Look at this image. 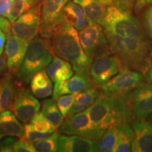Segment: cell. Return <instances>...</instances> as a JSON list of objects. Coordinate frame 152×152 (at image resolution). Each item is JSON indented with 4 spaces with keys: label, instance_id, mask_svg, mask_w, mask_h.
<instances>
[{
    "label": "cell",
    "instance_id": "cell-1",
    "mask_svg": "<svg viewBox=\"0 0 152 152\" xmlns=\"http://www.w3.org/2000/svg\"><path fill=\"white\" fill-rule=\"evenodd\" d=\"M90 118L96 126L106 132L108 129L135 118L126 96L100 92L94 104L87 109Z\"/></svg>",
    "mask_w": 152,
    "mask_h": 152
},
{
    "label": "cell",
    "instance_id": "cell-2",
    "mask_svg": "<svg viewBox=\"0 0 152 152\" xmlns=\"http://www.w3.org/2000/svg\"><path fill=\"white\" fill-rule=\"evenodd\" d=\"M106 37L111 54L119 58L123 69L129 68L144 75L152 66V42L147 37Z\"/></svg>",
    "mask_w": 152,
    "mask_h": 152
},
{
    "label": "cell",
    "instance_id": "cell-3",
    "mask_svg": "<svg viewBox=\"0 0 152 152\" xmlns=\"http://www.w3.org/2000/svg\"><path fill=\"white\" fill-rule=\"evenodd\" d=\"M54 54L67 61L75 72H88L92 60L85 54L79 34L73 26L63 20L55 28L51 38Z\"/></svg>",
    "mask_w": 152,
    "mask_h": 152
},
{
    "label": "cell",
    "instance_id": "cell-4",
    "mask_svg": "<svg viewBox=\"0 0 152 152\" xmlns=\"http://www.w3.org/2000/svg\"><path fill=\"white\" fill-rule=\"evenodd\" d=\"M54 54L50 39L39 37L32 39L17 73L19 80L28 84L36 73L47 68L52 62Z\"/></svg>",
    "mask_w": 152,
    "mask_h": 152
},
{
    "label": "cell",
    "instance_id": "cell-5",
    "mask_svg": "<svg viewBox=\"0 0 152 152\" xmlns=\"http://www.w3.org/2000/svg\"><path fill=\"white\" fill-rule=\"evenodd\" d=\"M101 26L106 36L127 38L146 36L138 20L127 11L114 5L106 7V11Z\"/></svg>",
    "mask_w": 152,
    "mask_h": 152
},
{
    "label": "cell",
    "instance_id": "cell-6",
    "mask_svg": "<svg viewBox=\"0 0 152 152\" xmlns=\"http://www.w3.org/2000/svg\"><path fill=\"white\" fill-rule=\"evenodd\" d=\"M79 38L85 54L92 61L111 54L106 33L100 24H88L80 31Z\"/></svg>",
    "mask_w": 152,
    "mask_h": 152
},
{
    "label": "cell",
    "instance_id": "cell-7",
    "mask_svg": "<svg viewBox=\"0 0 152 152\" xmlns=\"http://www.w3.org/2000/svg\"><path fill=\"white\" fill-rule=\"evenodd\" d=\"M58 131L64 134H75L97 141L105 132L93 123L87 109L66 117Z\"/></svg>",
    "mask_w": 152,
    "mask_h": 152
},
{
    "label": "cell",
    "instance_id": "cell-8",
    "mask_svg": "<svg viewBox=\"0 0 152 152\" xmlns=\"http://www.w3.org/2000/svg\"><path fill=\"white\" fill-rule=\"evenodd\" d=\"M143 80L144 74L141 72L123 68L116 75L101 85L99 88L105 94L126 96L144 83Z\"/></svg>",
    "mask_w": 152,
    "mask_h": 152
},
{
    "label": "cell",
    "instance_id": "cell-9",
    "mask_svg": "<svg viewBox=\"0 0 152 152\" xmlns=\"http://www.w3.org/2000/svg\"><path fill=\"white\" fill-rule=\"evenodd\" d=\"M70 0H42L39 35L50 39L55 28L64 20L62 11Z\"/></svg>",
    "mask_w": 152,
    "mask_h": 152
},
{
    "label": "cell",
    "instance_id": "cell-10",
    "mask_svg": "<svg viewBox=\"0 0 152 152\" xmlns=\"http://www.w3.org/2000/svg\"><path fill=\"white\" fill-rule=\"evenodd\" d=\"M122 69V64L119 58L115 55H108L92 61L89 74L93 85L99 87Z\"/></svg>",
    "mask_w": 152,
    "mask_h": 152
},
{
    "label": "cell",
    "instance_id": "cell-11",
    "mask_svg": "<svg viewBox=\"0 0 152 152\" xmlns=\"http://www.w3.org/2000/svg\"><path fill=\"white\" fill-rule=\"evenodd\" d=\"M41 6L40 3L32 7L11 23V33L30 41L37 37L41 26Z\"/></svg>",
    "mask_w": 152,
    "mask_h": 152
},
{
    "label": "cell",
    "instance_id": "cell-12",
    "mask_svg": "<svg viewBox=\"0 0 152 152\" xmlns=\"http://www.w3.org/2000/svg\"><path fill=\"white\" fill-rule=\"evenodd\" d=\"M41 104L29 90L18 86L12 106V111L20 122L28 123L39 112Z\"/></svg>",
    "mask_w": 152,
    "mask_h": 152
},
{
    "label": "cell",
    "instance_id": "cell-13",
    "mask_svg": "<svg viewBox=\"0 0 152 152\" xmlns=\"http://www.w3.org/2000/svg\"><path fill=\"white\" fill-rule=\"evenodd\" d=\"M126 96L136 118L145 119L152 115V84L142 83Z\"/></svg>",
    "mask_w": 152,
    "mask_h": 152
},
{
    "label": "cell",
    "instance_id": "cell-14",
    "mask_svg": "<svg viewBox=\"0 0 152 152\" xmlns=\"http://www.w3.org/2000/svg\"><path fill=\"white\" fill-rule=\"evenodd\" d=\"M29 39H24L11 33L7 35L5 46V56L10 73H18L23 61L30 43Z\"/></svg>",
    "mask_w": 152,
    "mask_h": 152
},
{
    "label": "cell",
    "instance_id": "cell-15",
    "mask_svg": "<svg viewBox=\"0 0 152 152\" xmlns=\"http://www.w3.org/2000/svg\"><path fill=\"white\" fill-rule=\"evenodd\" d=\"M93 85L88 72H76L67 80L55 83L52 98L56 101L61 95L79 93L88 90Z\"/></svg>",
    "mask_w": 152,
    "mask_h": 152
},
{
    "label": "cell",
    "instance_id": "cell-16",
    "mask_svg": "<svg viewBox=\"0 0 152 152\" xmlns=\"http://www.w3.org/2000/svg\"><path fill=\"white\" fill-rule=\"evenodd\" d=\"M131 123L134 130L131 151L152 152V125L138 118H134Z\"/></svg>",
    "mask_w": 152,
    "mask_h": 152
},
{
    "label": "cell",
    "instance_id": "cell-17",
    "mask_svg": "<svg viewBox=\"0 0 152 152\" xmlns=\"http://www.w3.org/2000/svg\"><path fill=\"white\" fill-rule=\"evenodd\" d=\"M58 151L60 152H95L98 151V141L83 137L60 135Z\"/></svg>",
    "mask_w": 152,
    "mask_h": 152
},
{
    "label": "cell",
    "instance_id": "cell-18",
    "mask_svg": "<svg viewBox=\"0 0 152 152\" xmlns=\"http://www.w3.org/2000/svg\"><path fill=\"white\" fill-rule=\"evenodd\" d=\"M73 66L67 61L54 54L52 62L47 66L46 71L54 83L66 81L73 75Z\"/></svg>",
    "mask_w": 152,
    "mask_h": 152
},
{
    "label": "cell",
    "instance_id": "cell-19",
    "mask_svg": "<svg viewBox=\"0 0 152 152\" xmlns=\"http://www.w3.org/2000/svg\"><path fill=\"white\" fill-rule=\"evenodd\" d=\"M10 110L0 113V139L12 136L21 137L24 126Z\"/></svg>",
    "mask_w": 152,
    "mask_h": 152
},
{
    "label": "cell",
    "instance_id": "cell-20",
    "mask_svg": "<svg viewBox=\"0 0 152 152\" xmlns=\"http://www.w3.org/2000/svg\"><path fill=\"white\" fill-rule=\"evenodd\" d=\"M84 11L88 24H100L105 16L106 5L98 0H73Z\"/></svg>",
    "mask_w": 152,
    "mask_h": 152
},
{
    "label": "cell",
    "instance_id": "cell-21",
    "mask_svg": "<svg viewBox=\"0 0 152 152\" xmlns=\"http://www.w3.org/2000/svg\"><path fill=\"white\" fill-rule=\"evenodd\" d=\"M62 14L64 20L79 31L84 29L88 23L82 7L73 1L66 4L63 9Z\"/></svg>",
    "mask_w": 152,
    "mask_h": 152
},
{
    "label": "cell",
    "instance_id": "cell-22",
    "mask_svg": "<svg viewBox=\"0 0 152 152\" xmlns=\"http://www.w3.org/2000/svg\"><path fill=\"white\" fill-rule=\"evenodd\" d=\"M30 89L36 97L47 98L53 94L52 80L49 77L46 70L39 71L30 80Z\"/></svg>",
    "mask_w": 152,
    "mask_h": 152
},
{
    "label": "cell",
    "instance_id": "cell-23",
    "mask_svg": "<svg viewBox=\"0 0 152 152\" xmlns=\"http://www.w3.org/2000/svg\"><path fill=\"white\" fill-rule=\"evenodd\" d=\"M16 86L12 77L5 76L0 82V113L12 110L16 92Z\"/></svg>",
    "mask_w": 152,
    "mask_h": 152
},
{
    "label": "cell",
    "instance_id": "cell-24",
    "mask_svg": "<svg viewBox=\"0 0 152 152\" xmlns=\"http://www.w3.org/2000/svg\"><path fill=\"white\" fill-rule=\"evenodd\" d=\"M99 93L100 92L98 89L94 87H91L88 90L83 91V92L77 93L73 105L66 117L71 116L74 114L88 109L90 106H92L94 104Z\"/></svg>",
    "mask_w": 152,
    "mask_h": 152
},
{
    "label": "cell",
    "instance_id": "cell-25",
    "mask_svg": "<svg viewBox=\"0 0 152 152\" xmlns=\"http://www.w3.org/2000/svg\"><path fill=\"white\" fill-rule=\"evenodd\" d=\"M118 129V140L114 152H128L132 149L134 130L130 123H123L117 125Z\"/></svg>",
    "mask_w": 152,
    "mask_h": 152
},
{
    "label": "cell",
    "instance_id": "cell-26",
    "mask_svg": "<svg viewBox=\"0 0 152 152\" xmlns=\"http://www.w3.org/2000/svg\"><path fill=\"white\" fill-rule=\"evenodd\" d=\"M42 113L49 122L56 129L59 128L64 122V117L58 109L56 101L53 98L43 101Z\"/></svg>",
    "mask_w": 152,
    "mask_h": 152
},
{
    "label": "cell",
    "instance_id": "cell-27",
    "mask_svg": "<svg viewBox=\"0 0 152 152\" xmlns=\"http://www.w3.org/2000/svg\"><path fill=\"white\" fill-rule=\"evenodd\" d=\"M118 129L116 126L108 129L98 141V151L102 152L113 151L116 145Z\"/></svg>",
    "mask_w": 152,
    "mask_h": 152
},
{
    "label": "cell",
    "instance_id": "cell-28",
    "mask_svg": "<svg viewBox=\"0 0 152 152\" xmlns=\"http://www.w3.org/2000/svg\"><path fill=\"white\" fill-rule=\"evenodd\" d=\"M59 131H55L47 137L34 142L37 151L55 152L58 151Z\"/></svg>",
    "mask_w": 152,
    "mask_h": 152
},
{
    "label": "cell",
    "instance_id": "cell-29",
    "mask_svg": "<svg viewBox=\"0 0 152 152\" xmlns=\"http://www.w3.org/2000/svg\"><path fill=\"white\" fill-rule=\"evenodd\" d=\"M29 124L34 130L41 132H55L56 128L49 122L48 120L45 118L43 113L41 112H37L32 119L30 121Z\"/></svg>",
    "mask_w": 152,
    "mask_h": 152
},
{
    "label": "cell",
    "instance_id": "cell-30",
    "mask_svg": "<svg viewBox=\"0 0 152 152\" xmlns=\"http://www.w3.org/2000/svg\"><path fill=\"white\" fill-rule=\"evenodd\" d=\"M30 9V7L25 0H13L12 5L7 18L11 23H13L15 20H16L22 14H23Z\"/></svg>",
    "mask_w": 152,
    "mask_h": 152
},
{
    "label": "cell",
    "instance_id": "cell-31",
    "mask_svg": "<svg viewBox=\"0 0 152 152\" xmlns=\"http://www.w3.org/2000/svg\"><path fill=\"white\" fill-rule=\"evenodd\" d=\"M77 93L61 95L56 99L57 106L61 113L62 115L66 118L70 110L73 105Z\"/></svg>",
    "mask_w": 152,
    "mask_h": 152
},
{
    "label": "cell",
    "instance_id": "cell-32",
    "mask_svg": "<svg viewBox=\"0 0 152 152\" xmlns=\"http://www.w3.org/2000/svg\"><path fill=\"white\" fill-rule=\"evenodd\" d=\"M53 132H41L37 131L30 126L29 123H26L24 125V132L23 136L20 138L23 139L25 140L34 143V142L38 141V140H42L51 135Z\"/></svg>",
    "mask_w": 152,
    "mask_h": 152
},
{
    "label": "cell",
    "instance_id": "cell-33",
    "mask_svg": "<svg viewBox=\"0 0 152 152\" xmlns=\"http://www.w3.org/2000/svg\"><path fill=\"white\" fill-rule=\"evenodd\" d=\"M37 151L35 144L20 138L16 140L13 144L12 152H36Z\"/></svg>",
    "mask_w": 152,
    "mask_h": 152
},
{
    "label": "cell",
    "instance_id": "cell-34",
    "mask_svg": "<svg viewBox=\"0 0 152 152\" xmlns=\"http://www.w3.org/2000/svg\"><path fill=\"white\" fill-rule=\"evenodd\" d=\"M143 19L147 33L152 39V5L149 6L144 11Z\"/></svg>",
    "mask_w": 152,
    "mask_h": 152
},
{
    "label": "cell",
    "instance_id": "cell-35",
    "mask_svg": "<svg viewBox=\"0 0 152 152\" xmlns=\"http://www.w3.org/2000/svg\"><path fill=\"white\" fill-rule=\"evenodd\" d=\"M16 141L14 137L9 136L0 139V151L12 152L13 144Z\"/></svg>",
    "mask_w": 152,
    "mask_h": 152
},
{
    "label": "cell",
    "instance_id": "cell-36",
    "mask_svg": "<svg viewBox=\"0 0 152 152\" xmlns=\"http://www.w3.org/2000/svg\"><path fill=\"white\" fill-rule=\"evenodd\" d=\"M113 5L123 10L130 11L133 7L134 6L135 0H112Z\"/></svg>",
    "mask_w": 152,
    "mask_h": 152
},
{
    "label": "cell",
    "instance_id": "cell-37",
    "mask_svg": "<svg viewBox=\"0 0 152 152\" xmlns=\"http://www.w3.org/2000/svg\"><path fill=\"white\" fill-rule=\"evenodd\" d=\"M13 0H0V16L7 18Z\"/></svg>",
    "mask_w": 152,
    "mask_h": 152
},
{
    "label": "cell",
    "instance_id": "cell-38",
    "mask_svg": "<svg viewBox=\"0 0 152 152\" xmlns=\"http://www.w3.org/2000/svg\"><path fill=\"white\" fill-rule=\"evenodd\" d=\"M11 23L5 18V17L0 16V28L3 30L7 35L11 33Z\"/></svg>",
    "mask_w": 152,
    "mask_h": 152
},
{
    "label": "cell",
    "instance_id": "cell-39",
    "mask_svg": "<svg viewBox=\"0 0 152 152\" xmlns=\"http://www.w3.org/2000/svg\"><path fill=\"white\" fill-rule=\"evenodd\" d=\"M149 5H152V0H137L134 8V10L138 12L144 7H147Z\"/></svg>",
    "mask_w": 152,
    "mask_h": 152
},
{
    "label": "cell",
    "instance_id": "cell-40",
    "mask_svg": "<svg viewBox=\"0 0 152 152\" xmlns=\"http://www.w3.org/2000/svg\"><path fill=\"white\" fill-rule=\"evenodd\" d=\"M7 39V35L0 28V56H1L2 54Z\"/></svg>",
    "mask_w": 152,
    "mask_h": 152
},
{
    "label": "cell",
    "instance_id": "cell-41",
    "mask_svg": "<svg viewBox=\"0 0 152 152\" xmlns=\"http://www.w3.org/2000/svg\"><path fill=\"white\" fill-rule=\"evenodd\" d=\"M8 69V66H7V61L5 55L3 56H0V72L3 73Z\"/></svg>",
    "mask_w": 152,
    "mask_h": 152
},
{
    "label": "cell",
    "instance_id": "cell-42",
    "mask_svg": "<svg viewBox=\"0 0 152 152\" xmlns=\"http://www.w3.org/2000/svg\"><path fill=\"white\" fill-rule=\"evenodd\" d=\"M144 76L147 80L152 84V66L147 70V71L144 74Z\"/></svg>",
    "mask_w": 152,
    "mask_h": 152
},
{
    "label": "cell",
    "instance_id": "cell-43",
    "mask_svg": "<svg viewBox=\"0 0 152 152\" xmlns=\"http://www.w3.org/2000/svg\"><path fill=\"white\" fill-rule=\"evenodd\" d=\"M25 1L28 4V5L30 6V8H32V7H35V6L40 4L42 0H25Z\"/></svg>",
    "mask_w": 152,
    "mask_h": 152
},
{
    "label": "cell",
    "instance_id": "cell-44",
    "mask_svg": "<svg viewBox=\"0 0 152 152\" xmlns=\"http://www.w3.org/2000/svg\"><path fill=\"white\" fill-rule=\"evenodd\" d=\"M98 1H99L100 2L103 4L106 5V7L113 4V1H112V0H98Z\"/></svg>",
    "mask_w": 152,
    "mask_h": 152
}]
</instances>
